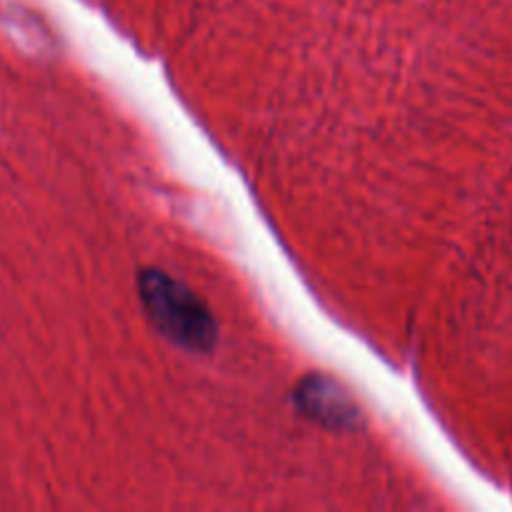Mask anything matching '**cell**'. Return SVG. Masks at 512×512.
Here are the masks:
<instances>
[{"instance_id": "cell-2", "label": "cell", "mask_w": 512, "mask_h": 512, "mask_svg": "<svg viewBox=\"0 0 512 512\" xmlns=\"http://www.w3.org/2000/svg\"><path fill=\"white\" fill-rule=\"evenodd\" d=\"M300 403L320 423L345 425L355 418L353 403L348 400V395L338 385L323 378H313L303 385Z\"/></svg>"}, {"instance_id": "cell-1", "label": "cell", "mask_w": 512, "mask_h": 512, "mask_svg": "<svg viewBox=\"0 0 512 512\" xmlns=\"http://www.w3.org/2000/svg\"><path fill=\"white\" fill-rule=\"evenodd\" d=\"M138 285L150 320L158 325L165 338L180 348L200 350V353L213 350L218 340V325L203 300L188 285L160 270H145Z\"/></svg>"}]
</instances>
